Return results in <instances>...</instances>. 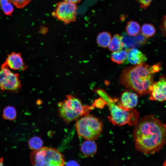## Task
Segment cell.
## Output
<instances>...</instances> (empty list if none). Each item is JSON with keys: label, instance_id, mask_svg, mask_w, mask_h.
<instances>
[{"label": "cell", "instance_id": "e0dca14e", "mask_svg": "<svg viewBox=\"0 0 166 166\" xmlns=\"http://www.w3.org/2000/svg\"><path fill=\"white\" fill-rule=\"evenodd\" d=\"M126 30L127 34L129 36H135L139 33L140 31V27L137 22L131 21L127 22Z\"/></svg>", "mask_w": 166, "mask_h": 166}, {"label": "cell", "instance_id": "d6986e66", "mask_svg": "<svg viewBox=\"0 0 166 166\" xmlns=\"http://www.w3.org/2000/svg\"><path fill=\"white\" fill-rule=\"evenodd\" d=\"M30 148L33 151H36L41 148L43 145V141L39 137L33 136L28 141Z\"/></svg>", "mask_w": 166, "mask_h": 166}, {"label": "cell", "instance_id": "7a4b0ae2", "mask_svg": "<svg viewBox=\"0 0 166 166\" xmlns=\"http://www.w3.org/2000/svg\"><path fill=\"white\" fill-rule=\"evenodd\" d=\"M151 66L144 62L124 69L119 82L126 88L143 95L150 93L154 83Z\"/></svg>", "mask_w": 166, "mask_h": 166}, {"label": "cell", "instance_id": "9c48e42d", "mask_svg": "<svg viewBox=\"0 0 166 166\" xmlns=\"http://www.w3.org/2000/svg\"><path fill=\"white\" fill-rule=\"evenodd\" d=\"M150 99L163 102L166 101V77L162 75L154 83L149 93Z\"/></svg>", "mask_w": 166, "mask_h": 166}, {"label": "cell", "instance_id": "ba28073f", "mask_svg": "<svg viewBox=\"0 0 166 166\" xmlns=\"http://www.w3.org/2000/svg\"><path fill=\"white\" fill-rule=\"evenodd\" d=\"M22 87L19 75L12 72L8 68L1 67L0 89L16 92Z\"/></svg>", "mask_w": 166, "mask_h": 166}, {"label": "cell", "instance_id": "277c9868", "mask_svg": "<svg viewBox=\"0 0 166 166\" xmlns=\"http://www.w3.org/2000/svg\"><path fill=\"white\" fill-rule=\"evenodd\" d=\"M58 105L59 115L67 123L88 114L93 109L91 106H83L80 100L71 95H66V99Z\"/></svg>", "mask_w": 166, "mask_h": 166}, {"label": "cell", "instance_id": "4fadbf2b", "mask_svg": "<svg viewBox=\"0 0 166 166\" xmlns=\"http://www.w3.org/2000/svg\"><path fill=\"white\" fill-rule=\"evenodd\" d=\"M97 144L94 140H86L82 144L80 149L82 153L88 157L94 155L97 151Z\"/></svg>", "mask_w": 166, "mask_h": 166}, {"label": "cell", "instance_id": "9a60e30c", "mask_svg": "<svg viewBox=\"0 0 166 166\" xmlns=\"http://www.w3.org/2000/svg\"><path fill=\"white\" fill-rule=\"evenodd\" d=\"M111 59L113 62L118 64L125 63L128 59L127 50L113 52L111 54Z\"/></svg>", "mask_w": 166, "mask_h": 166}, {"label": "cell", "instance_id": "603a6c76", "mask_svg": "<svg viewBox=\"0 0 166 166\" xmlns=\"http://www.w3.org/2000/svg\"><path fill=\"white\" fill-rule=\"evenodd\" d=\"M106 105L105 101L101 98H100L98 99H96L92 105V107L93 108L96 107L101 108L104 106Z\"/></svg>", "mask_w": 166, "mask_h": 166}, {"label": "cell", "instance_id": "484cf974", "mask_svg": "<svg viewBox=\"0 0 166 166\" xmlns=\"http://www.w3.org/2000/svg\"><path fill=\"white\" fill-rule=\"evenodd\" d=\"M161 28L162 32L166 36V15L164 16L162 19Z\"/></svg>", "mask_w": 166, "mask_h": 166}, {"label": "cell", "instance_id": "8fae6325", "mask_svg": "<svg viewBox=\"0 0 166 166\" xmlns=\"http://www.w3.org/2000/svg\"><path fill=\"white\" fill-rule=\"evenodd\" d=\"M138 102V95L135 93L126 91L121 95L120 103L126 108L134 109L136 106Z\"/></svg>", "mask_w": 166, "mask_h": 166}, {"label": "cell", "instance_id": "3957f363", "mask_svg": "<svg viewBox=\"0 0 166 166\" xmlns=\"http://www.w3.org/2000/svg\"><path fill=\"white\" fill-rule=\"evenodd\" d=\"M95 92L108 106L110 113L108 118L113 124L119 126L128 124L131 126L136 123L139 115L136 110L126 108L122 105L120 102L117 103V99L111 98L101 88L96 89Z\"/></svg>", "mask_w": 166, "mask_h": 166}, {"label": "cell", "instance_id": "30bf717a", "mask_svg": "<svg viewBox=\"0 0 166 166\" xmlns=\"http://www.w3.org/2000/svg\"><path fill=\"white\" fill-rule=\"evenodd\" d=\"M1 67L24 71L27 68L20 53L12 52L8 54Z\"/></svg>", "mask_w": 166, "mask_h": 166}, {"label": "cell", "instance_id": "52a82bcc", "mask_svg": "<svg viewBox=\"0 0 166 166\" xmlns=\"http://www.w3.org/2000/svg\"><path fill=\"white\" fill-rule=\"evenodd\" d=\"M77 9L76 3L64 1L59 2L55 5L52 15L67 25L76 21Z\"/></svg>", "mask_w": 166, "mask_h": 166}, {"label": "cell", "instance_id": "83f0119b", "mask_svg": "<svg viewBox=\"0 0 166 166\" xmlns=\"http://www.w3.org/2000/svg\"><path fill=\"white\" fill-rule=\"evenodd\" d=\"M64 1L76 4L80 2L81 0H64Z\"/></svg>", "mask_w": 166, "mask_h": 166}, {"label": "cell", "instance_id": "7c38bea8", "mask_svg": "<svg viewBox=\"0 0 166 166\" xmlns=\"http://www.w3.org/2000/svg\"><path fill=\"white\" fill-rule=\"evenodd\" d=\"M128 50V60L133 65L144 62L147 60L146 56L139 49L134 48L129 49Z\"/></svg>", "mask_w": 166, "mask_h": 166}, {"label": "cell", "instance_id": "8992f818", "mask_svg": "<svg viewBox=\"0 0 166 166\" xmlns=\"http://www.w3.org/2000/svg\"><path fill=\"white\" fill-rule=\"evenodd\" d=\"M76 127L78 136L86 140H94L101 133L103 126L96 118L87 114L77 120Z\"/></svg>", "mask_w": 166, "mask_h": 166}, {"label": "cell", "instance_id": "f546056e", "mask_svg": "<svg viewBox=\"0 0 166 166\" xmlns=\"http://www.w3.org/2000/svg\"><path fill=\"white\" fill-rule=\"evenodd\" d=\"M163 165L164 166H166V160L164 161L163 163Z\"/></svg>", "mask_w": 166, "mask_h": 166}, {"label": "cell", "instance_id": "cb8c5ba5", "mask_svg": "<svg viewBox=\"0 0 166 166\" xmlns=\"http://www.w3.org/2000/svg\"><path fill=\"white\" fill-rule=\"evenodd\" d=\"M139 3L141 7L146 9L150 4L152 0H136Z\"/></svg>", "mask_w": 166, "mask_h": 166}, {"label": "cell", "instance_id": "d4e9b609", "mask_svg": "<svg viewBox=\"0 0 166 166\" xmlns=\"http://www.w3.org/2000/svg\"><path fill=\"white\" fill-rule=\"evenodd\" d=\"M162 67L160 63H158L151 66V69L152 73L154 74L159 72Z\"/></svg>", "mask_w": 166, "mask_h": 166}, {"label": "cell", "instance_id": "7402d4cb", "mask_svg": "<svg viewBox=\"0 0 166 166\" xmlns=\"http://www.w3.org/2000/svg\"><path fill=\"white\" fill-rule=\"evenodd\" d=\"M18 8H22L27 5L32 0H9Z\"/></svg>", "mask_w": 166, "mask_h": 166}, {"label": "cell", "instance_id": "6da1fadb", "mask_svg": "<svg viewBox=\"0 0 166 166\" xmlns=\"http://www.w3.org/2000/svg\"><path fill=\"white\" fill-rule=\"evenodd\" d=\"M136 149L145 154L159 152L166 143V125L152 115L138 120L133 132Z\"/></svg>", "mask_w": 166, "mask_h": 166}, {"label": "cell", "instance_id": "4316f807", "mask_svg": "<svg viewBox=\"0 0 166 166\" xmlns=\"http://www.w3.org/2000/svg\"><path fill=\"white\" fill-rule=\"evenodd\" d=\"M66 166H79V164L78 162L74 160H71L67 162Z\"/></svg>", "mask_w": 166, "mask_h": 166}, {"label": "cell", "instance_id": "44dd1931", "mask_svg": "<svg viewBox=\"0 0 166 166\" xmlns=\"http://www.w3.org/2000/svg\"><path fill=\"white\" fill-rule=\"evenodd\" d=\"M141 30L142 34L146 37L152 36L155 34L156 31L154 27L149 23L143 24L141 27Z\"/></svg>", "mask_w": 166, "mask_h": 166}, {"label": "cell", "instance_id": "ffe728a7", "mask_svg": "<svg viewBox=\"0 0 166 166\" xmlns=\"http://www.w3.org/2000/svg\"><path fill=\"white\" fill-rule=\"evenodd\" d=\"M12 3L9 0H0V7L6 15H11L14 11Z\"/></svg>", "mask_w": 166, "mask_h": 166}, {"label": "cell", "instance_id": "ac0fdd59", "mask_svg": "<svg viewBox=\"0 0 166 166\" xmlns=\"http://www.w3.org/2000/svg\"><path fill=\"white\" fill-rule=\"evenodd\" d=\"M3 118L6 120L13 121L17 117V112L15 108L12 106H8L5 107L2 113Z\"/></svg>", "mask_w": 166, "mask_h": 166}, {"label": "cell", "instance_id": "5bb4252c", "mask_svg": "<svg viewBox=\"0 0 166 166\" xmlns=\"http://www.w3.org/2000/svg\"><path fill=\"white\" fill-rule=\"evenodd\" d=\"M108 46L109 50L113 52L122 50L124 47L122 37L118 34L114 35L111 38Z\"/></svg>", "mask_w": 166, "mask_h": 166}, {"label": "cell", "instance_id": "f1b7e54d", "mask_svg": "<svg viewBox=\"0 0 166 166\" xmlns=\"http://www.w3.org/2000/svg\"><path fill=\"white\" fill-rule=\"evenodd\" d=\"M3 158L2 157L0 159V166L3 165Z\"/></svg>", "mask_w": 166, "mask_h": 166}, {"label": "cell", "instance_id": "5b68a950", "mask_svg": "<svg viewBox=\"0 0 166 166\" xmlns=\"http://www.w3.org/2000/svg\"><path fill=\"white\" fill-rule=\"evenodd\" d=\"M32 164L34 166H61L65 165L63 155L57 149L44 147L30 153Z\"/></svg>", "mask_w": 166, "mask_h": 166}, {"label": "cell", "instance_id": "2e32d148", "mask_svg": "<svg viewBox=\"0 0 166 166\" xmlns=\"http://www.w3.org/2000/svg\"><path fill=\"white\" fill-rule=\"evenodd\" d=\"M110 34L107 31L102 32L97 36V42L99 46L104 48H107L111 39Z\"/></svg>", "mask_w": 166, "mask_h": 166}]
</instances>
